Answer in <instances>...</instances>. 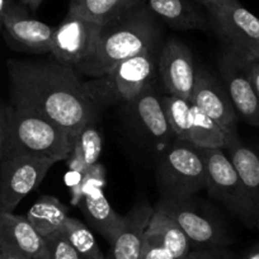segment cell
Masks as SVG:
<instances>
[{
	"label": "cell",
	"mask_w": 259,
	"mask_h": 259,
	"mask_svg": "<svg viewBox=\"0 0 259 259\" xmlns=\"http://www.w3.org/2000/svg\"><path fill=\"white\" fill-rule=\"evenodd\" d=\"M9 106L45 117L75 138L96 123L99 104L73 66L55 60L7 61Z\"/></svg>",
	"instance_id": "obj_1"
},
{
	"label": "cell",
	"mask_w": 259,
	"mask_h": 259,
	"mask_svg": "<svg viewBox=\"0 0 259 259\" xmlns=\"http://www.w3.org/2000/svg\"><path fill=\"white\" fill-rule=\"evenodd\" d=\"M158 37V22L144 2L119 18L104 23L94 51L74 69L79 75L103 76L123 60L153 50Z\"/></svg>",
	"instance_id": "obj_2"
},
{
	"label": "cell",
	"mask_w": 259,
	"mask_h": 259,
	"mask_svg": "<svg viewBox=\"0 0 259 259\" xmlns=\"http://www.w3.org/2000/svg\"><path fill=\"white\" fill-rule=\"evenodd\" d=\"M74 139L73 135L45 117L8 104V133L4 156L23 154L57 163L68 159Z\"/></svg>",
	"instance_id": "obj_3"
},
{
	"label": "cell",
	"mask_w": 259,
	"mask_h": 259,
	"mask_svg": "<svg viewBox=\"0 0 259 259\" xmlns=\"http://www.w3.org/2000/svg\"><path fill=\"white\" fill-rule=\"evenodd\" d=\"M192 197L163 200L156 205L165 212L188 238L193 250L228 248L233 243L228 226L215 210Z\"/></svg>",
	"instance_id": "obj_4"
},
{
	"label": "cell",
	"mask_w": 259,
	"mask_h": 259,
	"mask_svg": "<svg viewBox=\"0 0 259 259\" xmlns=\"http://www.w3.org/2000/svg\"><path fill=\"white\" fill-rule=\"evenodd\" d=\"M156 183L163 200L188 198L205 189L206 169L200 149L177 139L161 154Z\"/></svg>",
	"instance_id": "obj_5"
},
{
	"label": "cell",
	"mask_w": 259,
	"mask_h": 259,
	"mask_svg": "<svg viewBox=\"0 0 259 259\" xmlns=\"http://www.w3.org/2000/svg\"><path fill=\"white\" fill-rule=\"evenodd\" d=\"M200 151L205 163L207 193L244 225L256 228L253 203L225 149H200Z\"/></svg>",
	"instance_id": "obj_6"
},
{
	"label": "cell",
	"mask_w": 259,
	"mask_h": 259,
	"mask_svg": "<svg viewBox=\"0 0 259 259\" xmlns=\"http://www.w3.org/2000/svg\"><path fill=\"white\" fill-rule=\"evenodd\" d=\"M154 60L151 50L135 55L117 64L108 74L87 81L99 107L113 102L131 103L151 83Z\"/></svg>",
	"instance_id": "obj_7"
},
{
	"label": "cell",
	"mask_w": 259,
	"mask_h": 259,
	"mask_svg": "<svg viewBox=\"0 0 259 259\" xmlns=\"http://www.w3.org/2000/svg\"><path fill=\"white\" fill-rule=\"evenodd\" d=\"M210 28L225 47L243 56H258L259 18L241 6L239 0H224L205 8Z\"/></svg>",
	"instance_id": "obj_8"
},
{
	"label": "cell",
	"mask_w": 259,
	"mask_h": 259,
	"mask_svg": "<svg viewBox=\"0 0 259 259\" xmlns=\"http://www.w3.org/2000/svg\"><path fill=\"white\" fill-rule=\"evenodd\" d=\"M55 163L38 156H4L0 160V211L13 212L27 194L37 188Z\"/></svg>",
	"instance_id": "obj_9"
},
{
	"label": "cell",
	"mask_w": 259,
	"mask_h": 259,
	"mask_svg": "<svg viewBox=\"0 0 259 259\" xmlns=\"http://www.w3.org/2000/svg\"><path fill=\"white\" fill-rule=\"evenodd\" d=\"M103 24L68 11L64 21L55 27L51 52L55 60L75 68L91 56Z\"/></svg>",
	"instance_id": "obj_10"
},
{
	"label": "cell",
	"mask_w": 259,
	"mask_h": 259,
	"mask_svg": "<svg viewBox=\"0 0 259 259\" xmlns=\"http://www.w3.org/2000/svg\"><path fill=\"white\" fill-rule=\"evenodd\" d=\"M219 71L239 118L259 127V98L249 79L243 55L225 47L219 57Z\"/></svg>",
	"instance_id": "obj_11"
},
{
	"label": "cell",
	"mask_w": 259,
	"mask_h": 259,
	"mask_svg": "<svg viewBox=\"0 0 259 259\" xmlns=\"http://www.w3.org/2000/svg\"><path fill=\"white\" fill-rule=\"evenodd\" d=\"M28 11L19 2L9 9L3 24L7 45L14 51L27 54L51 52L55 27L33 18Z\"/></svg>",
	"instance_id": "obj_12"
},
{
	"label": "cell",
	"mask_w": 259,
	"mask_h": 259,
	"mask_svg": "<svg viewBox=\"0 0 259 259\" xmlns=\"http://www.w3.org/2000/svg\"><path fill=\"white\" fill-rule=\"evenodd\" d=\"M189 101L203 113L218 122L226 133H238V119L234 104L221 79L205 68L196 69Z\"/></svg>",
	"instance_id": "obj_13"
},
{
	"label": "cell",
	"mask_w": 259,
	"mask_h": 259,
	"mask_svg": "<svg viewBox=\"0 0 259 259\" xmlns=\"http://www.w3.org/2000/svg\"><path fill=\"white\" fill-rule=\"evenodd\" d=\"M159 74L170 96L191 98L196 68L193 55L184 42L176 37L165 42L159 57Z\"/></svg>",
	"instance_id": "obj_14"
},
{
	"label": "cell",
	"mask_w": 259,
	"mask_h": 259,
	"mask_svg": "<svg viewBox=\"0 0 259 259\" xmlns=\"http://www.w3.org/2000/svg\"><path fill=\"white\" fill-rule=\"evenodd\" d=\"M127 104L138 133L150 140L163 154L171 145L170 140L176 136L169 126L160 97L153 87L149 85L138 98Z\"/></svg>",
	"instance_id": "obj_15"
},
{
	"label": "cell",
	"mask_w": 259,
	"mask_h": 259,
	"mask_svg": "<svg viewBox=\"0 0 259 259\" xmlns=\"http://www.w3.org/2000/svg\"><path fill=\"white\" fill-rule=\"evenodd\" d=\"M0 251L24 259H52L45 239L26 215L0 211Z\"/></svg>",
	"instance_id": "obj_16"
},
{
	"label": "cell",
	"mask_w": 259,
	"mask_h": 259,
	"mask_svg": "<svg viewBox=\"0 0 259 259\" xmlns=\"http://www.w3.org/2000/svg\"><path fill=\"white\" fill-rule=\"evenodd\" d=\"M154 207L140 200L123 216V225L116 236L108 259H140L146 230L153 218Z\"/></svg>",
	"instance_id": "obj_17"
},
{
	"label": "cell",
	"mask_w": 259,
	"mask_h": 259,
	"mask_svg": "<svg viewBox=\"0 0 259 259\" xmlns=\"http://www.w3.org/2000/svg\"><path fill=\"white\" fill-rule=\"evenodd\" d=\"M225 151L235 165L256 215L259 230V145L244 143L238 133H226Z\"/></svg>",
	"instance_id": "obj_18"
},
{
	"label": "cell",
	"mask_w": 259,
	"mask_h": 259,
	"mask_svg": "<svg viewBox=\"0 0 259 259\" xmlns=\"http://www.w3.org/2000/svg\"><path fill=\"white\" fill-rule=\"evenodd\" d=\"M156 19L178 31L208 29L210 21L194 0H145Z\"/></svg>",
	"instance_id": "obj_19"
},
{
	"label": "cell",
	"mask_w": 259,
	"mask_h": 259,
	"mask_svg": "<svg viewBox=\"0 0 259 259\" xmlns=\"http://www.w3.org/2000/svg\"><path fill=\"white\" fill-rule=\"evenodd\" d=\"M79 206L92 228L98 231L109 244L113 243L123 225L124 219L113 210L102 188H96L87 193Z\"/></svg>",
	"instance_id": "obj_20"
},
{
	"label": "cell",
	"mask_w": 259,
	"mask_h": 259,
	"mask_svg": "<svg viewBox=\"0 0 259 259\" xmlns=\"http://www.w3.org/2000/svg\"><path fill=\"white\" fill-rule=\"evenodd\" d=\"M68 207L54 196H42L26 213V218L33 226L34 230L42 236L52 235L61 230L66 221Z\"/></svg>",
	"instance_id": "obj_21"
},
{
	"label": "cell",
	"mask_w": 259,
	"mask_h": 259,
	"mask_svg": "<svg viewBox=\"0 0 259 259\" xmlns=\"http://www.w3.org/2000/svg\"><path fill=\"white\" fill-rule=\"evenodd\" d=\"M144 2L145 0H70L69 11L104 24L119 18Z\"/></svg>",
	"instance_id": "obj_22"
},
{
	"label": "cell",
	"mask_w": 259,
	"mask_h": 259,
	"mask_svg": "<svg viewBox=\"0 0 259 259\" xmlns=\"http://www.w3.org/2000/svg\"><path fill=\"white\" fill-rule=\"evenodd\" d=\"M148 231L158 236L161 243L178 259H187L193 251L191 243L181 228L158 207H154Z\"/></svg>",
	"instance_id": "obj_23"
},
{
	"label": "cell",
	"mask_w": 259,
	"mask_h": 259,
	"mask_svg": "<svg viewBox=\"0 0 259 259\" xmlns=\"http://www.w3.org/2000/svg\"><path fill=\"white\" fill-rule=\"evenodd\" d=\"M188 143L197 149H225L226 134L218 122L192 104Z\"/></svg>",
	"instance_id": "obj_24"
},
{
	"label": "cell",
	"mask_w": 259,
	"mask_h": 259,
	"mask_svg": "<svg viewBox=\"0 0 259 259\" xmlns=\"http://www.w3.org/2000/svg\"><path fill=\"white\" fill-rule=\"evenodd\" d=\"M62 235L68 239L69 243L85 258L88 259H108L99 248L93 233L88 226L75 218H68L62 225Z\"/></svg>",
	"instance_id": "obj_25"
},
{
	"label": "cell",
	"mask_w": 259,
	"mask_h": 259,
	"mask_svg": "<svg viewBox=\"0 0 259 259\" xmlns=\"http://www.w3.org/2000/svg\"><path fill=\"white\" fill-rule=\"evenodd\" d=\"M160 101L176 139L188 141L192 111L191 101L170 94L160 97Z\"/></svg>",
	"instance_id": "obj_26"
},
{
	"label": "cell",
	"mask_w": 259,
	"mask_h": 259,
	"mask_svg": "<svg viewBox=\"0 0 259 259\" xmlns=\"http://www.w3.org/2000/svg\"><path fill=\"white\" fill-rule=\"evenodd\" d=\"M102 143H103L102 134L97 128L96 123H88L75 136L71 151L78 154L89 168V166L99 163V158L102 154Z\"/></svg>",
	"instance_id": "obj_27"
},
{
	"label": "cell",
	"mask_w": 259,
	"mask_h": 259,
	"mask_svg": "<svg viewBox=\"0 0 259 259\" xmlns=\"http://www.w3.org/2000/svg\"><path fill=\"white\" fill-rule=\"evenodd\" d=\"M106 184V170L101 163L89 166L84 174L79 177V181L71 186V203L79 205L81 198L87 193L96 188H102Z\"/></svg>",
	"instance_id": "obj_28"
},
{
	"label": "cell",
	"mask_w": 259,
	"mask_h": 259,
	"mask_svg": "<svg viewBox=\"0 0 259 259\" xmlns=\"http://www.w3.org/2000/svg\"><path fill=\"white\" fill-rule=\"evenodd\" d=\"M45 243L51 254L52 259H88L81 255L73 245L68 241V239L62 235L61 231H56L52 235L46 236Z\"/></svg>",
	"instance_id": "obj_29"
},
{
	"label": "cell",
	"mask_w": 259,
	"mask_h": 259,
	"mask_svg": "<svg viewBox=\"0 0 259 259\" xmlns=\"http://www.w3.org/2000/svg\"><path fill=\"white\" fill-rule=\"evenodd\" d=\"M140 259H178L158 236L146 230Z\"/></svg>",
	"instance_id": "obj_30"
},
{
	"label": "cell",
	"mask_w": 259,
	"mask_h": 259,
	"mask_svg": "<svg viewBox=\"0 0 259 259\" xmlns=\"http://www.w3.org/2000/svg\"><path fill=\"white\" fill-rule=\"evenodd\" d=\"M7 133H8V104L0 99V160L6 151Z\"/></svg>",
	"instance_id": "obj_31"
},
{
	"label": "cell",
	"mask_w": 259,
	"mask_h": 259,
	"mask_svg": "<svg viewBox=\"0 0 259 259\" xmlns=\"http://www.w3.org/2000/svg\"><path fill=\"white\" fill-rule=\"evenodd\" d=\"M249 79L259 98V56H244Z\"/></svg>",
	"instance_id": "obj_32"
},
{
	"label": "cell",
	"mask_w": 259,
	"mask_h": 259,
	"mask_svg": "<svg viewBox=\"0 0 259 259\" xmlns=\"http://www.w3.org/2000/svg\"><path fill=\"white\" fill-rule=\"evenodd\" d=\"M200 259H239L228 250V248L207 249V250H197Z\"/></svg>",
	"instance_id": "obj_33"
},
{
	"label": "cell",
	"mask_w": 259,
	"mask_h": 259,
	"mask_svg": "<svg viewBox=\"0 0 259 259\" xmlns=\"http://www.w3.org/2000/svg\"><path fill=\"white\" fill-rule=\"evenodd\" d=\"M14 3H16V0H0V33L3 32L4 18Z\"/></svg>",
	"instance_id": "obj_34"
},
{
	"label": "cell",
	"mask_w": 259,
	"mask_h": 259,
	"mask_svg": "<svg viewBox=\"0 0 259 259\" xmlns=\"http://www.w3.org/2000/svg\"><path fill=\"white\" fill-rule=\"evenodd\" d=\"M239 259H259V243L254 244Z\"/></svg>",
	"instance_id": "obj_35"
},
{
	"label": "cell",
	"mask_w": 259,
	"mask_h": 259,
	"mask_svg": "<svg viewBox=\"0 0 259 259\" xmlns=\"http://www.w3.org/2000/svg\"><path fill=\"white\" fill-rule=\"evenodd\" d=\"M18 2L32 12H36L39 8V6L44 3V0H18Z\"/></svg>",
	"instance_id": "obj_36"
},
{
	"label": "cell",
	"mask_w": 259,
	"mask_h": 259,
	"mask_svg": "<svg viewBox=\"0 0 259 259\" xmlns=\"http://www.w3.org/2000/svg\"><path fill=\"white\" fill-rule=\"evenodd\" d=\"M194 2L200 4L201 7H203V8H206V7L212 6V4H216V3H220V2H224V0H194Z\"/></svg>",
	"instance_id": "obj_37"
},
{
	"label": "cell",
	"mask_w": 259,
	"mask_h": 259,
	"mask_svg": "<svg viewBox=\"0 0 259 259\" xmlns=\"http://www.w3.org/2000/svg\"><path fill=\"white\" fill-rule=\"evenodd\" d=\"M0 259H24V258H22V256H18V255H13V254L2 253V251H0Z\"/></svg>",
	"instance_id": "obj_38"
},
{
	"label": "cell",
	"mask_w": 259,
	"mask_h": 259,
	"mask_svg": "<svg viewBox=\"0 0 259 259\" xmlns=\"http://www.w3.org/2000/svg\"><path fill=\"white\" fill-rule=\"evenodd\" d=\"M187 259H200V255H198V251L197 250H193L191 254H189V256Z\"/></svg>",
	"instance_id": "obj_39"
},
{
	"label": "cell",
	"mask_w": 259,
	"mask_h": 259,
	"mask_svg": "<svg viewBox=\"0 0 259 259\" xmlns=\"http://www.w3.org/2000/svg\"><path fill=\"white\" fill-rule=\"evenodd\" d=\"M258 56H259V51H258Z\"/></svg>",
	"instance_id": "obj_40"
}]
</instances>
